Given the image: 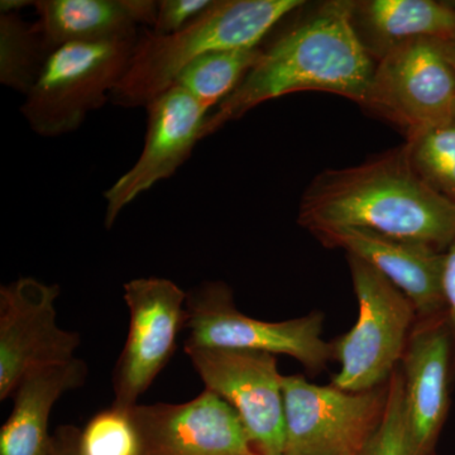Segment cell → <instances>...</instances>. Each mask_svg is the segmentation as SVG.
I'll return each instance as SVG.
<instances>
[{
    "mask_svg": "<svg viewBox=\"0 0 455 455\" xmlns=\"http://www.w3.org/2000/svg\"><path fill=\"white\" fill-rule=\"evenodd\" d=\"M187 298L167 278H134L124 284L130 331L114 368V407L130 410L169 363L187 324Z\"/></svg>",
    "mask_w": 455,
    "mask_h": 455,
    "instance_id": "obj_9",
    "label": "cell"
},
{
    "mask_svg": "<svg viewBox=\"0 0 455 455\" xmlns=\"http://www.w3.org/2000/svg\"><path fill=\"white\" fill-rule=\"evenodd\" d=\"M301 0H215L181 31L140 33L127 73L110 94L114 106L147 107L173 88L191 62L215 51L254 49Z\"/></svg>",
    "mask_w": 455,
    "mask_h": 455,
    "instance_id": "obj_3",
    "label": "cell"
},
{
    "mask_svg": "<svg viewBox=\"0 0 455 455\" xmlns=\"http://www.w3.org/2000/svg\"><path fill=\"white\" fill-rule=\"evenodd\" d=\"M82 455H139L140 442L131 410L110 407L95 415L82 430Z\"/></svg>",
    "mask_w": 455,
    "mask_h": 455,
    "instance_id": "obj_22",
    "label": "cell"
},
{
    "mask_svg": "<svg viewBox=\"0 0 455 455\" xmlns=\"http://www.w3.org/2000/svg\"><path fill=\"white\" fill-rule=\"evenodd\" d=\"M363 108L406 137L454 119L455 57L448 42H407L377 60Z\"/></svg>",
    "mask_w": 455,
    "mask_h": 455,
    "instance_id": "obj_8",
    "label": "cell"
},
{
    "mask_svg": "<svg viewBox=\"0 0 455 455\" xmlns=\"http://www.w3.org/2000/svg\"><path fill=\"white\" fill-rule=\"evenodd\" d=\"M449 46H451V51H453L455 57V40L453 42H451V44H449Z\"/></svg>",
    "mask_w": 455,
    "mask_h": 455,
    "instance_id": "obj_28",
    "label": "cell"
},
{
    "mask_svg": "<svg viewBox=\"0 0 455 455\" xmlns=\"http://www.w3.org/2000/svg\"><path fill=\"white\" fill-rule=\"evenodd\" d=\"M347 259L358 319L348 333L331 343L334 359L340 363L331 385L362 392L388 382L419 317L411 300L376 268L352 254Z\"/></svg>",
    "mask_w": 455,
    "mask_h": 455,
    "instance_id": "obj_5",
    "label": "cell"
},
{
    "mask_svg": "<svg viewBox=\"0 0 455 455\" xmlns=\"http://www.w3.org/2000/svg\"><path fill=\"white\" fill-rule=\"evenodd\" d=\"M443 291H444L445 316L453 338L455 372V242L445 251Z\"/></svg>",
    "mask_w": 455,
    "mask_h": 455,
    "instance_id": "obj_25",
    "label": "cell"
},
{
    "mask_svg": "<svg viewBox=\"0 0 455 455\" xmlns=\"http://www.w3.org/2000/svg\"><path fill=\"white\" fill-rule=\"evenodd\" d=\"M359 455H410L407 447L403 377L398 366L388 379V398L382 424Z\"/></svg>",
    "mask_w": 455,
    "mask_h": 455,
    "instance_id": "obj_23",
    "label": "cell"
},
{
    "mask_svg": "<svg viewBox=\"0 0 455 455\" xmlns=\"http://www.w3.org/2000/svg\"><path fill=\"white\" fill-rule=\"evenodd\" d=\"M298 221L311 233L357 228L443 252L455 242V203L416 175L403 146L323 171L302 194Z\"/></svg>",
    "mask_w": 455,
    "mask_h": 455,
    "instance_id": "obj_1",
    "label": "cell"
},
{
    "mask_svg": "<svg viewBox=\"0 0 455 455\" xmlns=\"http://www.w3.org/2000/svg\"><path fill=\"white\" fill-rule=\"evenodd\" d=\"M35 2H27V0H2L0 2V14L18 13L20 9L33 5Z\"/></svg>",
    "mask_w": 455,
    "mask_h": 455,
    "instance_id": "obj_27",
    "label": "cell"
},
{
    "mask_svg": "<svg viewBox=\"0 0 455 455\" xmlns=\"http://www.w3.org/2000/svg\"><path fill=\"white\" fill-rule=\"evenodd\" d=\"M434 455H435V454H434Z\"/></svg>",
    "mask_w": 455,
    "mask_h": 455,
    "instance_id": "obj_29",
    "label": "cell"
},
{
    "mask_svg": "<svg viewBox=\"0 0 455 455\" xmlns=\"http://www.w3.org/2000/svg\"><path fill=\"white\" fill-rule=\"evenodd\" d=\"M139 455H259L233 407L206 390L184 403L131 410Z\"/></svg>",
    "mask_w": 455,
    "mask_h": 455,
    "instance_id": "obj_12",
    "label": "cell"
},
{
    "mask_svg": "<svg viewBox=\"0 0 455 455\" xmlns=\"http://www.w3.org/2000/svg\"><path fill=\"white\" fill-rule=\"evenodd\" d=\"M36 23H27L18 13L0 14V82L27 92L35 85L50 56Z\"/></svg>",
    "mask_w": 455,
    "mask_h": 455,
    "instance_id": "obj_20",
    "label": "cell"
},
{
    "mask_svg": "<svg viewBox=\"0 0 455 455\" xmlns=\"http://www.w3.org/2000/svg\"><path fill=\"white\" fill-rule=\"evenodd\" d=\"M376 61L359 40L352 2H328L262 50L238 88L208 116L202 140L259 104L299 92H325L363 107Z\"/></svg>",
    "mask_w": 455,
    "mask_h": 455,
    "instance_id": "obj_2",
    "label": "cell"
},
{
    "mask_svg": "<svg viewBox=\"0 0 455 455\" xmlns=\"http://www.w3.org/2000/svg\"><path fill=\"white\" fill-rule=\"evenodd\" d=\"M206 390L233 407L259 455H283V374L276 355L256 350L187 348Z\"/></svg>",
    "mask_w": 455,
    "mask_h": 455,
    "instance_id": "obj_10",
    "label": "cell"
},
{
    "mask_svg": "<svg viewBox=\"0 0 455 455\" xmlns=\"http://www.w3.org/2000/svg\"><path fill=\"white\" fill-rule=\"evenodd\" d=\"M323 324L324 316L320 311L276 323L244 315L235 307L228 284L206 281L188 292L185 349L228 348L284 355L316 374L334 359L333 344L323 338Z\"/></svg>",
    "mask_w": 455,
    "mask_h": 455,
    "instance_id": "obj_6",
    "label": "cell"
},
{
    "mask_svg": "<svg viewBox=\"0 0 455 455\" xmlns=\"http://www.w3.org/2000/svg\"><path fill=\"white\" fill-rule=\"evenodd\" d=\"M82 430L73 425H61L51 436V455H82L80 453Z\"/></svg>",
    "mask_w": 455,
    "mask_h": 455,
    "instance_id": "obj_26",
    "label": "cell"
},
{
    "mask_svg": "<svg viewBox=\"0 0 455 455\" xmlns=\"http://www.w3.org/2000/svg\"><path fill=\"white\" fill-rule=\"evenodd\" d=\"M403 149L416 175L455 203V118L406 137Z\"/></svg>",
    "mask_w": 455,
    "mask_h": 455,
    "instance_id": "obj_21",
    "label": "cell"
},
{
    "mask_svg": "<svg viewBox=\"0 0 455 455\" xmlns=\"http://www.w3.org/2000/svg\"><path fill=\"white\" fill-rule=\"evenodd\" d=\"M410 455H434L451 405L454 344L445 313L418 319L400 363Z\"/></svg>",
    "mask_w": 455,
    "mask_h": 455,
    "instance_id": "obj_14",
    "label": "cell"
},
{
    "mask_svg": "<svg viewBox=\"0 0 455 455\" xmlns=\"http://www.w3.org/2000/svg\"><path fill=\"white\" fill-rule=\"evenodd\" d=\"M60 292L59 284L32 277L0 289V400L13 396L32 371L76 358L82 338L57 325Z\"/></svg>",
    "mask_w": 455,
    "mask_h": 455,
    "instance_id": "obj_11",
    "label": "cell"
},
{
    "mask_svg": "<svg viewBox=\"0 0 455 455\" xmlns=\"http://www.w3.org/2000/svg\"><path fill=\"white\" fill-rule=\"evenodd\" d=\"M359 40L374 61L407 42L455 40V2L363 0L352 2Z\"/></svg>",
    "mask_w": 455,
    "mask_h": 455,
    "instance_id": "obj_18",
    "label": "cell"
},
{
    "mask_svg": "<svg viewBox=\"0 0 455 455\" xmlns=\"http://www.w3.org/2000/svg\"><path fill=\"white\" fill-rule=\"evenodd\" d=\"M145 146L139 161L104 193V224L110 229L123 209L157 182L170 179L202 140L205 109L187 90L175 85L148 104Z\"/></svg>",
    "mask_w": 455,
    "mask_h": 455,
    "instance_id": "obj_13",
    "label": "cell"
},
{
    "mask_svg": "<svg viewBox=\"0 0 455 455\" xmlns=\"http://www.w3.org/2000/svg\"><path fill=\"white\" fill-rule=\"evenodd\" d=\"M211 0H161L152 32L169 36L181 31L212 5Z\"/></svg>",
    "mask_w": 455,
    "mask_h": 455,
    "instance_id": "obj_24",
    "label": "cell"
},
{
    "mask_svg": "<svg viewBox=\"0 0 455 455\" xmlns=\"http://www.w3.org/2000/svg\"><path fill=\"white\" fill-rule=\"evenodd\" d=\"M329 248H341L363 259L414 304L419 319L445 313L443 276L445 252L357 228L313 232Z\"/></svg>",
    "mask_w": 455,
    "mask_h": 455,
    "instance_id": "obj_15",
    "label": "cell"
},
{
    "mask_svg": "<svg viewBox=\"0 0 455 455\" xmlns=\"http://www.w3.org/2000/svg\"><path fill=\"white\" fill-rule=\"evenodd\" d=\"M260 52L254 47L206 53L182 70L175 85L187 90L206 110L212 109L235 92L259 61Z\"/></svg>",
    "mask_w": 455,
    "mask_h": 455,
    "instance_id": "obj_19",
    "label": "cell"
},
{
    "mask_svg": "<svg viewBox=\"0 0 455 455\" xmlns=\"http://www.w3.org/2000/svg\"><path fill=\"white\" fill-rule=\"evenodd\" d=\"M36 22L50 52L70 44L137 37L140 26H155V0H37Z\"/></svg>",
    "mask_w": 455,
    "mask_h": 455,
    "instance_id": "obj_16",
    "label": "cell"
},
{
    "mask_svg": "<svg viewBox=\"0 0 455 455\" xmlns=\"http://www.w3.org/2000/svg\"><path fill=\"white\" fill-rule=\"evenodd\" d=\"M283 455H359L385 416L388 382L349 392L283 377Z\"/></svg>",
    "mask_w": 455,
    "mask_h": 455,
    "instance_id": "obj_7",
    "label": "cell"
},
{
    "mask_svg": "<svg viewBox=\"0 0 455 455\" xmlns=\"http://www.w3.org/2000/svg\"><path fill=\"white\" fill-rule=\"evenodd\" d=\"M139 36L52 51L20 108L29 127L44 137L76 131L89 113L110 100L127 73Z\"/></svg>",
    "mask_w": 455,
    "mask_h": 455,
    "instance_id": "obj_4",
    "label": "cell"
},
{
    "mask_svg": "<svg viewBox=\"0 0 455 455\" xmlns=\"http://www.w3.org/2000/svg\"><path fill=\"white\" fill-rule=\"evenodd\" d=\"M88 373V364L74 358L27 374L14 391L12 414L0 430V455H51L53 406L66 392L82 387Z\"/></svg>",
    "mask_w": 455,
    "mask_h": 455,
    "instance_id": "obj_17",
    "label": "cell"
}]
</instances>
